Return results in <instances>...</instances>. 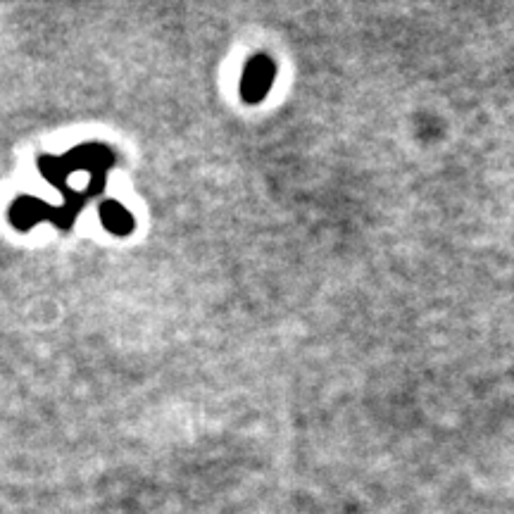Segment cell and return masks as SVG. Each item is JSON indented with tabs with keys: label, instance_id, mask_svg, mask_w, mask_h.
I'll return each mask as SVG.
<instances>
[{
	"label": "cell",
	"instance_id": "obj_2",
	"mask_svg": "<svg viewBox=\"0 0 514 514\" xmlns=\"http://www.w3.org/2000/svg\"><path fill=\"white\" fill-rule=\"evenodd\" d=\"M103 217H105V222H108L110 229L124 231L129 227V215L122 208H115V205H108L103 212Z\"/></svg>",
	"mask_w": 514,
	"mask_h": 514
},
{
	"label": "cell",
	"instance_id": "obj_1",
	"mask_svg": "<svg viewBox=\"0 0 514 514\" xmlns=\"http://www.w3.org/2000/svg\"><path fill=\"white\" fill-rule=\"evenodd\" d=\"M272 62L265 58H255L246 70V81H243V96L248 100H260L272 86Z\"/></svg>",
	"mask_w": 514,
	"mask_h": 514
}]
</instances>
